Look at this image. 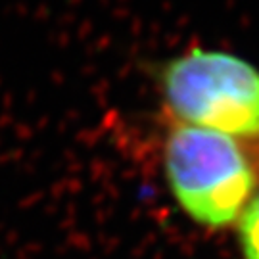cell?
<instances>
[{"mask_svg": "<svg viewBox=\"0 0 259 259\" xmlns=\"http://www.w3.org/2000/svg\"><path fill=\"white\" fill-rule=\"evenodd\" d=\"M163 167L177 204L205 227L234 223L255 194V173L236 140L190 125L169 131Z\"/></svg>", "mask_w": 259, "mask_h": 259, "instance_id": "obj_1", "label": "cell"}, {"mask_svg": "<svg viewBox=\"0 0 259 259\" xmlns=\"http://www.w3.org/2000/svg\"><path fill=\"white\" fill-rule=\"evenodd\" d=\"M238 242L242 257L259 259V192L251 196L238 217Z\"/></svg>", "mask_w": 259, "mask_h": 259, "instance_id": "obj_3", "label": "cell"}, {"mask_svg": "<svg viewBox=\"0 0 259 259\" xmlns=\"http://www.w3.org/2000/svg\"><path fill=\"white\" fill-rule=\"evenodd\" d=\"M161 94L179 125L259 135V69L238 56L202 48L177 56L161 71Z\"/></svg>", "mask_w": 259, "mask_h": 259, "instance_id": "obj_2", "label": "cell"}]
</instances>
